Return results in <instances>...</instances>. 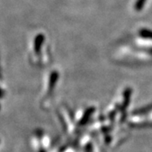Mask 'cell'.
Returning a JSON list of instances; mask_svg holds the SVG:
<instances>
[{"label":"cell","mask_w":152,"mask_h":152,"mask_svg":"<svg viewBox=\"0 0 152 152\" xmlns=\"http://www.w3.org/2000/svg\"><path fill=\"white\" fill-rule=\"evenodd\" d=\"M3 96V92H2V91H1V89H0V96Z\"/></svg>","instance_id":"3"},{"label":"cell","mask_w":152,"mask_h":152,"mask_svg":"<svg viewBox=\"0 0 152 152\" xmlns=\"http://www.w3.org/2000/svg\"><path fill=\"white\" fill-rule=\"evenodd\" d=\"M142 1H143V0H140V1H138V4H137V5L139 6V8H140V7H141Z\"/></svg>","instance_id":"2"},{"label":"cell","mask_w":152,"mask_h":152,"mask_svg":"<svg viewBox=\"0 0 152 152\" xmlns=\"http://www.w3.org/2000/svg\"><path fill=\"white\" fill-rule=\"evenodd\" d=\"M42 36H38L36 38V41H35V49L36 51L37 52V50H39L40 48V46L42 44Z\"/></svg>","instance_id":"1"}]
</instances>
